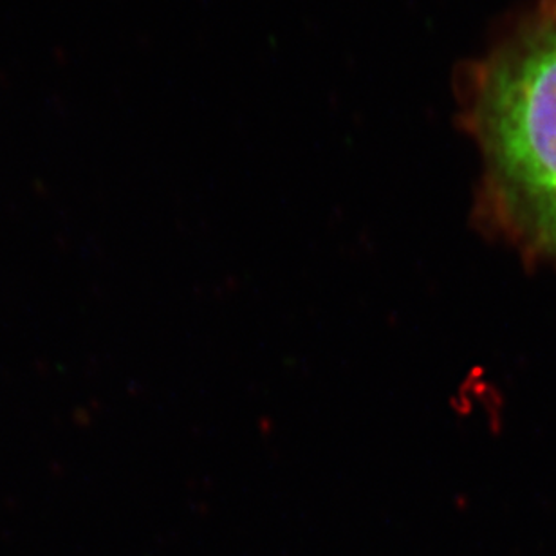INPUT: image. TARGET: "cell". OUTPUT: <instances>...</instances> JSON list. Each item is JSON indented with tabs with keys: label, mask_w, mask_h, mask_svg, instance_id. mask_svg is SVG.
Returning <instances> with one entry per match:
<instances>
[{
	"label": "cell",
	"mask_w": 556,
	"mask_h": 556,
	"mask_svg": "<svg viewBox=\"0 0 556 556\" xmlns=\"http://www.w3.org/2000/svg\"><path fill=\"white\" fill-rule=\"evenodd\" d=\"M493 195L556 257V5L460 76Z\"/></svg>",
	"instance_id": "obj_1"
}]
</instances>
